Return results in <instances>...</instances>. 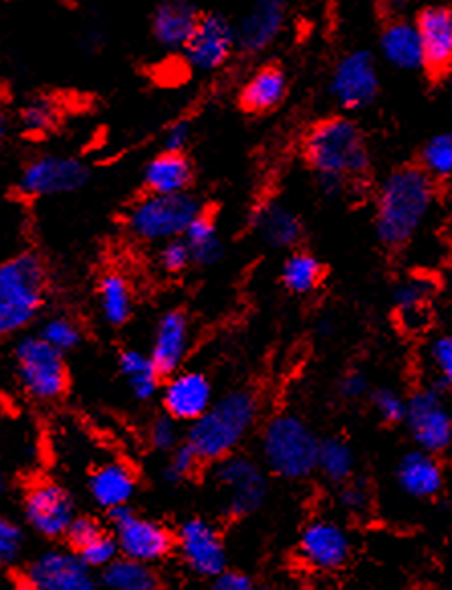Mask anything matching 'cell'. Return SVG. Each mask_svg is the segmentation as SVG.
Segmentation results:
<instances>
[{"label":"cell","instance_id":"e0dca14e","mask_svg":"<svg viewBox=\"0 0 452 590\" xmlns=\"http://www.w3.org/2000/svg\"><path fill=\"white\" fill-rule=\"evenodd\" d=\"M300 556L318 573H334L350 558V538L347 529L332 519H314L301 529L298 542Z\"/></svg>","mask_w":452,"mask_h":590},{"label":"cell","instance_id":"f6af8a7d","mask_svg":"<svg viewBox=\"0 0 452 590\" xmlns=\"http://www.w3.org/2000/svg\"><path fill=\"white\" fill-rule=\"evenodd\" d=\"M25 533L16 526L15 521L2 519L0 521V562L2 564H15L23 554Z\"/></svg>","mask_w":452,"mask_h":590},{"label":"cell","instance_id":"c3c4849f","mask_svg":"<svg viewBox=\"0 0 452 590\" xmlns=\"http://www.w3.org/2000/svg\"><path fill=\"white\" fill-rule=\"evenodd\" d=\"M105 531L98 526V521H94L92 517H75L72 528L68 531V542L72 545V550L78 552L80 547L91 544L92 540H96L98 535H103Z\"/></svg>","mask_w":452,"mask_h":590},{"label":"cell","instance_id":"f1b7e54d","mask_svg":"<svg viewBox=\"0 0 452 590\" xmlns=\"http://www.w3.org/2000/svg\"><path fill=\"white\" fill-rule=\"evenodd\" d=\"M98 307L103 319L110 327L127 326L131 321L135 296L124 274L110 270L98 280Z\"/></svg>","mask_w":452,"mask_h":590},{"label":"cell","instance_id":"ba28073f","mask_svg":"<svg viewBox=\"0 0 452 590\" xmlns=\"http://www.w3.org/2000/svg\"><path fill=\"white\" fill-rule=\"evenodd\" d=\"M91 166L80 157L46 154L23 166L15 190L25 199L74 194L91 182Z\"/></svg>","mask_w":452,"mask_h":590},{"label":"cell","instance_id":"b9f144b4","mask_svg":"<svg viewBox=\"0 0 452 590\" xmlns=\"http://www.w3.org/2000/svg\"><path fill=\"white\" fill-rule=\"evenodd\" d=\"M200 464H202V462H200L197 451L192 450V448L183 441L180 448H176V450L169 453V462H167L166 468H164V479H166L167 482L178 484V482L190 479V476L197 472V468L200 467Z\"/></svg>","mask_w":452,"mask_h":590},{"label":"cell","instance_id":"d6a6232c","mask_svg":"<svg viewBox=\"0 0 452 590\" xmlns=\"http://www.w3.org/2000/svg\"><path fill=\"white\" fill-rule=\"evenodd\" d=\"M188 248L192 251V262L197 266L218 264L225 258V244L218 234V225L209 211L188 227L183 235Z\"/></svg>","mask_w":452,"mask_h":590},{"label":"cell","instance_id":"7c38bea8","mask_svg":"<svg viewBox=\"0 0 452 590\" xmlns=\"http://www.w3.org/2000/svg\"><path fill=\"white\" fill-rule=\"evenodd\" d=\"M214 479L225 495V511L247 517L259 511L267 497V479L263 468L245 456H230L218 462Z\"/></svg>","mask_w":452,"mask_h":590},{"label":"cell","instance_id":"816d5d0a","mask_svg":"<svg viewBox=\"0 0 452 590\" xmlns=\"http://www.w3.org/2000/svg\"><path fill=\"white\" fill-rule=\"evenodd\" d=\"M332 329H334V323H332V319H329V317H322L318 321V335L326 338V335H331Z\"/></svg>","mask_w":452,"mask_h":590},{"label":"cell","instance_id":"3957f363","mask_svg":"<svg viewBox=\"0 0 452 590\" xmlns=\"http://www.w3.org/2000/svg\"><path fill=\"white\" fill-rule=\"evenodd\" d=\"M259 417V401L251 390H230L190 425L186 444L200 462H223L251 434Z\"/></svg>","mask_w":452,"mask_h":590},{"label":"cell","instance_id":"f907efd6","mask_svg":"<svg viewBox=\"0 0 452 590\" xmlns=\"http://www.w3.org/2000/svg\"><path fill=\"white\" fill-rule=\"evenodd\" d=\"M211 590H259L255 587V582L242 573H235V570H226L221 576L214 578Z\"/></svg>","mask_w":452,"mask_h":590},{"label":"cell","instance_id":"74e56055","mask_svg":"<svg viewBox=\"0 0 452 590\" xmlns=\"http://www.w3.org/2000/svg\"><path fill=\"white\" fill-rule=\"evenodd\" d=\"M44 342L49 343L53 350H58L60 354L74 352L75 347L84 340V331L78 326L72 317H68L66 312H53L49 315L46 321L39 327L37 333Z\"/></svg>","mask_w":452,"mask_h":590},{"label":"cell","instance_id":"8d00e7d4","mask_svg":"<svg viewBox=\"0 0 452 590\" xmlns=\"http://www.w3.org/2000/svg\"><path fill=\"white\" fill-rule=\"evenodd\" d=\"M435 182L452 178V131H442L426 141L418 164Z\"/></svg>","mask_w":452,"mask_h":590},{"label":"cell","instance_id":"4fadbf2b","mask_svg":"<svg viewBox=\"0 0 452 590\" xmlns=\"http://www.w3.org/2000/svg\"><path fill=\"white\" fill-rule=\"evenodd\" d=\"M237 51L235 21L221 11H204L190 44L181 51L186 63L202 74L225 68Z\"/></svg>","mask_w":452,"mask_h":590},{"label":"cell","instance_id":"44dd1931","mask_svg":"<svg viewBox=\"0 0 452 590\" xmlns=\"http://www.w3.org/2000/svg\"><path fill=\"white\" fill-rule=\"evenodd\" d=\"M251 232L261 244L272 249H300L304 223L296 211L282 201L259 202L249 217Z\"/></svg>","mask_w":452,"mask_h":590},{"label":"cell","instance_id":"ee69618b","mask_svg":"<svg viewBox=\"0 0 452 590\" xmlns=\"http://www.w3.org/2000/svg\"><path fill=\"white\" fill-rule=\"evenodd\" d=\"M428 356L438 374V385L452 389V335H440L428 347Z\"/></svg>","mask_w":452,"mask_h":590},{"label":"cell","instance_id":"8992f818","mask_svg":"<svg viewBox=\"0 0 452 590\" xmlns=\"http://www.w3.org/2000/svg\"><path fill=\"white\" fill-rule=\"evenodd\" d=\"M204 213V206L192 192L159 197L145 194L133 202L124 215L129 235L143 244H166L180 239L188 227Z\"/></svg>","mask_w":452,"mask_h":590},{"label":"cell","instance_id":"277c9868","mask_svg":"<svg viewBox=\"0 0 452 590\" xmlns=\"http://www.w3.org/2000/svg\"><path fill=\"white\" fill-rule=\"evenodd\" d=\"M49 276L44 258L23 249L0 264V333H21L44 311Z\"/></svg>","mask_w":452,"mask_h":590},{"label":"cell","instance_id":"484cf974","mask_svg":"<svg viewBox=\"0 0 452 590\" xmlns=\"http://www.w3.org/2000/svg\"><path fill=\"white\" fill-rule=\"evenodd\" d=\"M395 481L409 498L437 497L444 484V472L432 453L423 450L407 451L397 462Z\"/></svg>","mask_w":452,"mask_h":590},{"label":"cell","instance_id":"ab89813d","mask_svg":"<svg viewBox=\"0 0 452 590\" xmlns=\"http://www.w3.org/2000/svg\"><path fill=\"white\" fill-rule=\"evenodd\" d=\"M192 262V251L188 248L186 239H171L162 244L157 249V266L162 272H166L169 276L181 274Z\"/></svg>","mask_w":452,"mask_h":590},{"label":"cell","instance_id":"836d02e7","mask_svg":"<svg viewBox=\"0 0 452 590\" xmlns=\"http://www.w3.org/2000/svg\"><path fill=\"white\" fill-rule=\"evenodd\" d=\"M103 585L110 590H157L159 576L151 564L121 556L103 570Z\"/></svg>","mask_w":452,"mask_h":590},{"label":"cell","instance_id":"9a60e30c","mask_svg":"<svg viewBox=\"0 0 452 590\" xmlns=\"http://www.w3.org/2000/svg\"><path fill=\"white\" fill-rule=\"evenodd\" d=\"M25 582L35 590H96L92 568L74 550H47L31 562Z\"/></svg>","mask_w":452,"mask_h":590},{"label":"cell","instance_id":"5bb4252c","mask_svg":"<svg viewBox=\"0 0 452 590\" xmlns=\"http://www.w3.org/2000/svg\"><path fill=\"white\" fill-rule=\"evenodd\" d=\"M25 521L35 533L47 540L68 535L75 521L74 500L56 482H37L25 495Z\"/></svg>","mask_w":452,"mask_h":590},{"label":"cell","instance_id":"7402d4cb","mask_svg":"<svg viewBox=\"0 0 452 590\" xmlns=\"http://www.w3.org/2000/svg\"><path fill=\"white\" fill-rule=\"evenodd\" d=\"M190 350V323L186 312L180 309H169L164 312L153 331L150 356L164 376H174L180 370L183 359Z\"/></svg>","mask_w":452,"mask_h":590},{"label":"cell","instance_id":"681fc988","mask_svg":"<svg viewBox=\"0 0 452 590\" xmlns=\"http://www.w3.org/2000/svg\"><path fill=\"white\" fill-rule=\"evenodd\" d=\"M338 392L348 401L362 399L369 392V378L361 370H348L338 382Z\"/></svg>","mask_w":452,"mask_h":590},{"label":"cell","instance_id":"d4e9b609","mask_svg":"<svg viewBox=\"0 0 452 590\" xmlns=\"http://www.w3.org/2000/svg\"><path fill=\"white\" fill-rule=\"evenodd\" d=\"M379 54L385 62L402 72L424 70V47L416 21L393 16L379 35Z\"/></svg>","mask_w":452,"mask_h":590},{"label":"cell","instance_id":"30bf717a","mask_svg":"<svg viewBox=\"0 0 452 590\" xmlns=\"http://www.w3.org/2000/svg\"><path fill=\"white\" fill-rule=\"evenodd\" d=\"M379 84L376 56L369 49H353L334 63L329 93L338 109L357 113L376 103Z\"/></svg>","mask_w":452,"mask_h":590},{"label":"cell","instance_id":"ffe728a7","mask_svg":"<svg viewBox=\"0 0 452 590\" xmlns=\"http://www.w3.org/2000/svg\"><path fill=\"white\" fill-rule=\"evenodd\" d=\"M424 47V70L442 76L452 68V9L442 4L424 7L416 15Z\"/></svg>","mask_w":452,"mask_h":590},{"label":"cell","instance_id":"4316f807","mask_svg":"<svg viewBox=\"0 0 452 590\" xmlns=\"http://www.w3.org/2000/svg\"><path fill=\"white\" fill-rule=\"evenodd\" d=\"M194 182V166L186 154L162 152L151 157L143 168V187L147 194L171 197L190 192Z\"/></svg>","mask_w":452,"mask_h":590},{"label":"cell","instance_id":"db71d44e","mask_svg":"<svg viewBox=\"0 0 452 590\" xmlns=\"http://www.w3.org/2000/svg\"><path fill=\"white\" fill-rule=\"evenodd\" d=\"M259 590H272V589H259Z\"/></svg>","mask_w":452,"mask_h":590},{"label":"cell","instance_id":"60d3db41","mask_svg":"<svg viewBox=\"0 0 452 590\" xmlns=\"http://www.w3.org/2000/svg\"><path fill=\"white\" fill-rule=\"evenodd\" d=\"M371 403L376 406L377 415L385 423H404L407 415V399L397 390L377 389L371 392Z\"/></svg>","mask_w":452,"mask_h":590},{"label":"cell","instance_id":"52a82bcc","mask_svg":"<svg viewBox=\"0 0 452 590\" xmlns=\"http://www.w3.org/2000/svg\"><path fill=\"white\" fill-rule=\"evenodd\" d=\"M15 373L23 390L31 399L51 403L68 389L66 357L39 335H23L15 343Z\"/></svg>","mask_w":452,"mask_h":590},{"label":"cell","instance_id":"f35d334b","mask_svg":"<svg viewBox=\"0 0 452 590\" xmlns=\"http://www.w3.org/2000/svg\"><path fill=\"white\" fill-rule=\"evenodd\" d=\"M75 554L84 559L92 570L94 568L96 570H106L112 562L121 558V550H119L115 535H108V533L98 535L96 540H92L91 544L80 547Z\"/></svg>","mask_w":452,"mask_h":590},{"label":"cell","instance_id":"d6986e66","mask_svg":"<svg viewBox=\"0 0 452 590\" xmlns=\"http://www.w3.org/2000/svg\"><path fill=\"white\" fill-rule=\"evenodd\" d=\"M162 399L169 417L190 425L197 423L216 401L209 376L198 370L169 376Z\"/></svg>","mask_w":452,"mask_h":590},{"label":"cell","instance_id":"6da1fadb","mask_svg":"<svg viewBox=\"0 0 452 590\" xmlns=\"http://www.w3.org/2000/svg\"><path fill=\"white\" fill-rule=\"evenodd\" d=\"M301 156L326 199H341L369 180L371 152L365 133L343 115L312 125L301 141Z\"/></svg>","mask_w":452,"mask_h":590},{"label":"cell","instance_id":"1f68e13d","mask_svg":"<svg viewBox=\"0 0 452 590\" xmlns=\"http://www.w3.org/2000/svg\"><path fill=\"white\" fill-rule=\"evenodd\" d=\"M119 370L136 401L145 403L157 394L162 374L157 373L150 354H143L139 350H122L119 354Z\"/></svg>","mask_w":452,"mask_h":590},{"label":"cell","instance_id":"2e32d148","mask_svg":"<svg viewBox=\"0 0 452 590\" xmlns=\"http://www.w3.org/2000/svg\"><path fill=\"white\" fill-rule=\"evenodd\" d=\"M176 545L183 564L198 576L216 578L226 573V547L221 533L206 519L192 517L181 523Z\"/></svg>","mask_w":452,"mask_h":590},{"label":"cell","instance_id":"4dcf8cb0","mask_svg":"<svg viewBox=\"0 0 452 590\" xmlns=\"http://www.w3.org/2000/svg\"><path fill=\"white\" fill-rule=\"evenodd\" d=\"M432 295L435 282L423 276H409L393 286V305L406 327L420 329L426 323V305Z\"/></svg>","mask_w":452,"mask_h":590},{"label":"cell","instance_id":"5b68a950","mask_svg":"<svg viewBox=\"0 0 452 590\" xmlns=\"http://www.w3.org/2000/svg\"><path fill=\"white\" fill-rule=\"evenodd\" d=\"M320 439L306 421L282 413L267 421L261 435V453L265 467L287 481L308 479L318 470Z\"/></svg>","mask_w":452,"mask_h":590},{"label":"cell","instance_id":"f5cc1de1","mask_svg":"<svg viewBox=\"0 0 452 590\" xmlns=\"http://www.w3.org/2000/svg\"><path fill=\"white\" fill-rule=\"evenodd\" d=\"M11 590H35V589H33V587H29V585H27V582L23 580V582H19V585H15V587H13V589Z\"/></svg>","mask_w":452,"mask_h":590},{"label":"cell","instance_id":"7bdbcfd3","mask_svg":"<svg viewBox=\"0 0 452 590\" xmlns=\"http://www.w3.org/2000/svg\"><path fill=\"white\" fill-rule=\"evenodd\" d=\"M150 444L157 451H171L180 448V423L169 417L159 415L150 425Z\"/></svg>","mask_w":452,"mask_h":590},{"label":"cell","instance_id":"9c48e42d","mask_svg":"<svg viewBox=\"0 0 452 590\" xmlns=\"http://www.w3.org/2000/svg\"><path fill=\"white\" fill-rule=\"evenodd\" d=\"M418 450L428 453L449 450L452 444V411L444 389L430 385L416 390L407 399V415L404 421Z\"/></svg>","mask_w":452,"mask_h":590},{"label":"cell","instance_id":"7a4b0ae2","mask_svg":"<svg viewBox=\"0 0 452 590\" xmlns=\"http://www.w3.org/2000/svg\"><path fill=\"white\" fill-rule=\"evenodd\" d=\"M437 202V182L420 166H400L377 188L376 234L385 248H404Z\"/></svg>","mask_w":452,"mask_h":590},{"label":"cell","instance_id":"ac0fdd59","mask_svg":"<svg viewBox=\"0 0 452 590\" xmlns=\"http://www.w3.org/2000/svg\"><path fill=\"white\" fill-rule=\"evenodd\" d=\"M287 21V2L259 0L251 4L239 21H235L237 51L242 56H259L267 51L284 32Z\"/></svg>","mask_w":452,"mask_h":590},{"label":"cell","instance_id":"f546056e","mask_svg":"<svg viewBox=\"0 0 452 590\" xmlns=\"http://www.w3.org/2000/svg\"><path fill=\"white\" fill-rule=\"evenodd\" d=\"M279 279L287 293L296 296H308L317 293L324 280V264L318 260L312 251L294 249L287 253Z\"/></svg>","mask_w":452,"mask_h":590},{"label":"cell","instance_id":"d590c367","mask_svg":"<svg viewBox=\"0 0 452 590\" xmlns=\"http://www.w3.org/2000/svg\"><path fill=\"white\" fill-rule=\"evenodd\" d=\"M318 470L326 481L347 484L355 472V451L341 437H324L320 439Z\"/></svg>","mask_w":452,"mask_h":590},{"label":"cell","instance_id":"603a6c76","mask_svg":"<svg viewBox=\"0 0 452 590\" xmlns=\"http://www.w3.org/2000/svg\"><path fill=\"white\" fill-rule=\"evenodd\" d=\"M202 13L186 0L159 2L151 15V35L166 51H183L197 32Z\"/></svg>","mask_w":452,"mask_h":590},{"label":"cell","instance_id":"bcb514c9","mask_svg":"<svg viewBox=\"0 0 452 590\" xmlns=\"http://www.w3.org/2000/svg\"><path fill=\"white\" fill-rule=\"evenodd\" d=\"M190 141H192V123L188 119H178L167 125L164 138H162V152L186 154Z\"/></svg>","mask_w":452,"mask_h":590},{"label":"cell","instance_id":"83f0119b","mask_svg":"<svg viewBox=\"0 0 452 590\" xmlns=\"http://www.w3.org/2000/svg\"><path fill=\"white\" fill-rule=\"evenodd\" d=\"M88 488L94 503L108 512L129 507L135 495V472L122 462H106L92 472Z\"/></svg>","mask_w":452,"mask_h":590},{"label":"cell","instance_id":"7dc6e473","mask_svg":"<svg viewBox=\"0 0 452 590\" xmlns=\"http://www.w3.org/2000/svg\"><path fill=\"white\" fill-rule=\"evenodd\" d=\"M338 503L345 511L361 515V512L369 511V507H371V493L362 482H347L341 488Z\"/></svg>","mask_w":452,"mask_h":590},{"label":"cell","instance_id":"e575fe53","mask_svg":"<svg viewBox=\"0 0 452 590\" xmlns=\"http://www.w3.org/2000/svg\"><path fill=\"white\" fill-rule=\"evenodd\" d=\"M60 117V103L53 96L37 94L27 98L25 105L19 109L16 123L25 135L44 138L58 127Z\"/></svg>","mask_w":452,"mask_h":590},{"label":"cell","instance_id":"8fae6325","mask_svg":"<svg viewBox=\"0 0 452 590\" xmlns=\"http://www.w3.org/2000/svg\"><path fill=\"white\" fill-rule=\"evenodd\" d=\"M108 521L122 558L153 566L155 562L166 558L174 547V538L162 523L136 515L131 507L108 512Z\"/></svg>","mask_w":452,"mask_h":590},{"label":"cell","instance_id":"cb8c5ba5","mask_svg":"<svg viewBox=\"0 0 452 590\" xmlns=\"http://www.w3.org/2000/svg\"><path fill=\"white\" fill-rule=\"evenodd\" d=\"M289 93V79L279 63L255 68L239 91V107L249 115H267L279 109Z\"/></svg>","mask_w":452,"mask_h":590}]
</instances>
